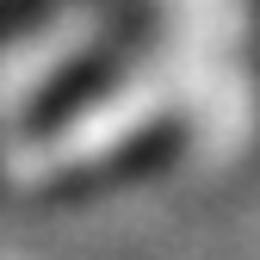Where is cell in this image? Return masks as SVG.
Masks as SVG:
<instances>
[{
    "mask_svg": "<svg viewBox=\"0 0 260 260\" xmlns=\"http://www.w3.org/2000/svg\"><path fill=\"white\" fill-rule=\"evenodd\" d=\"M174 149H180V118L174 112H155V118H137V124H112L87 149H56L50 168L31 180V192L38 199H87V192L137 186L155 168H168Z\"/></svg>",
    "mask_w": 260,
    "mask_h": 260,
    "instance_id": "obj_1",
    "label": "cell"
},
{
    "mask_svg": "<svg viewBox=\"0 0 260 260\" xmlns=\"http://www.w3.org/2000/svg\"><path fill=\"white\" fill-rule=\"evenodd\" d=\"M149 13L143 7H130V13H118V19H106L100 31H93V38L81 44V56L69 62V69H56L38 93H31V106H25V130L31 137H56L62 124H69L81 106H93L100 100V93L130 69V62H137V50H143V38H149Z\"/></svg>",
    "mask_w": 260,
    "mask_h": 260,
    "instance_id": "obj_2",
    "label": "cell"
},
{
    "mask_svg": "<svg viewBox=\"0 0 260 260\" xmlns=\"http://www.w3.org/2000/svg\"><path fill=\"white\" fill-rule=\"evenodd\" d=\"M62 7H75V0H0V38H19V31L56 19Z\"/></svg>",
    "mask_w": 260,
    "mask_h": 260,
    "instance_id": "obj_3",
    "label": "cell"
}]
</instances>
